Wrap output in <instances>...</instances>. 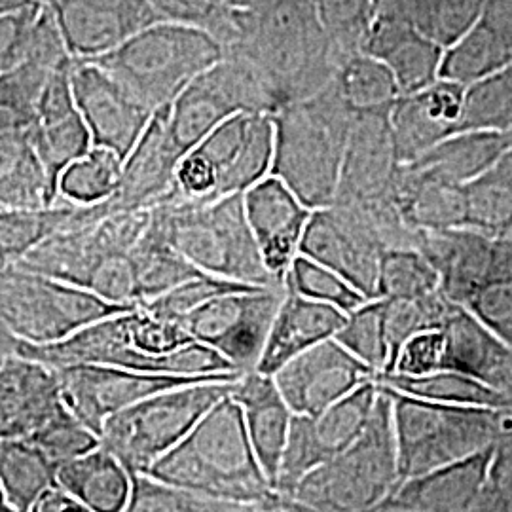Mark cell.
<instances>
[{"label": "cell", "instance_id": "1", "mask_svg": "<svg viewBox=\"0 0 512 512\" xmlns=\"http://www.w3.org/2000/svg\"><path fill=\"white\" fill-rule=\"evenodd\" d=\"M16 351L50 366H118L190 378L239 372L217 349L194 340L179 321L143 306L99 319L55 344L18 342Z\"/></svg>", "mask_w": 512, "mask_h": 512}, {"label": "cell", "instance_id": "2", "mask_svg": "<svg viewBox=\"0 0 512 512\" xmlns=\"http://www.w3.org/2000/svg\"><path fill=\"white\" fill-rule=\"evenodd\" d=\"M175 486L236 505L241 512L302 511L275 492L247 435L243 410L228 395L147 471Z\"/></svg>", "mask_w": 512, "mask_h": 512}, {"label": "cell", "instance_id": "3", "mask_svg": "<svg viewBox=\"0 0 512 512\" xmlns=\"http://www.w3.org/2000/svg\"><path fill=\"white\" fill-rule=\"evenodd\" d=\"M236 23L238 35L224 54L251 61L281 107L329 88L344 61L311 0H262L236 10Z\"/></svg>", "mask_w": 512, "mask_h": 512}, {"label": "cell", "instance_id": "4", "mask_svg": "<svg viewBox=\"0 0 512 512\" xmlns=\"http://www.w3.org/2000/svg\"><path fill=\"white\" fill-rule=\"evenodd\" d=\"M272 175L311 209L336 200L355 112L332 82L329 88L294 101L274 114Z\"/></svg>", "mask_w": 512, "mask_h": 512}, {"label": "cell", "instance_id": "5", "mask_svg": "<svg viewBox=\"0 0 512 512\" xmlns=\"http://www.w3.org/2000/svg\"><path fill=\"white\" fill-rule=\"evenodd\" d=\"M150 220L203 274L247 285H277L249 226L243 194L198 203L171 190L150 209Z\"/></svg>", "mask_w": 512, "mask_h": 512}, {"label": "cell", "instance_id": "6", "mask_svg": "<svg viewBox=\"0 0 512 512\" xmlns=\"http://www.w3.org/2000/svg\"><path fill=\"white\" fill-rule=\"evenodd\" d=\"M222 55V44L202 27L158 21L90 61L103 67L156 112L169 107L196 76L213 67Z\"/></svg>", "mask_w": 512, "mask_h": 512}, {"label": "cell", "instance_id": "7", "mask_svg": "<svg viewBox=\"0 0 512 512\" xmlns=\"http://www.w3.org/2000/svg\"><path fill=\"white\" fill-rule=\"evenodd\" d=\"M399 486V452L391 397L380 389L363 433L321 463L294 490L302 511H376Z\"/></svg>", "mask_w": 512, "mask_h": 512}, {"label": "cell", "instance_id": "8", "mask_svg": "<svg viewBox=\"0 0 512 512\" xmlns=\"http://www.w3.org/2000/svg\"><path fill=\"white\" fill-rule=\"evenodd\" d=\"M378 387L391 397L399 484L503 439V408L433 403Z\"/></svg>", "mask_w": 512, "mask_h": 512}, {"label": "cell", "instance_id": "9", "mask_svg": "<svg viewBox=\"0 0 512 512\" xmlns=\"http://www.w3.org/2000/svg\"><path fill=\"white\" fill-rule=\"evenodd\" d=\"M238 380H205L150 395L107 418L101 444L131 475L147 473L215 404L232 395Z\"/></svg>", "mask_w": 512, "mask_h": 512}, {"label": "cell", "instance_id": "10", "mask_svg": "<svg viewBox=\"0 0 512 512\" xmlns=\"http://www.w3.org/2000/svg\"><path fill=\"white\" fill-rule=\"evenodd\" d=\"M137 306L105 298L19 266L0 268V325L18 342L48 346L99 319Z\"/></svg>", "mask_w": 512, "mask_h": 512}, {"label": "cell", "instance_id": "11", "mask_svg": "<svg viewBox=\"0 0 512 512\" xmlns=\"http://www.w3.org/2000/svg\"><path fill=\"white\" fill-rule=\"evenodd\" d=\"M279 107L270 82L251 61L241 55L224 54L169 105L167 126L186 154L230 116L239 112L274 114Z\"/></svg>", "mask_w": 512, "mask_h": 512}, {"label": "cell", "instance_id": "12", "mask_svg": "<svg viewBox=\"0 0 512 512\" xmlns=\"http://www.w3.org/2000/svg\"><path fill=\"white\" fill-rule=\"evenodd\" d=\"M285 293V285H262L222 294L179 323L194 340L217 349L239 372H251L264 353Z\"/></svg>", "mask_w": 512, "mask_h": 512}, {"label": "cell", "instance_id": "13", "mask_svg": "<svg viewBox=\"0 0 512 512\" xmlns=\"http://www.w3.org/2000/svg\"><path fill=\"white\" fill-rule=\"evenodd\" d=\"M148 220L150 209L110 211L86 226L46 239L14 266L86 289L93 272L105 258L116 253H131L145 234Z\"/></svg>", "mask_w": 512, "mask_h": 512}, {"label": "cell", "instance_id": "14", "mask_svg": "<svg viewBox=\"0 0 512 512\" xmlns=\"http://www.w3.org/2000/svg\"><path fill=\"white\" fill-rule=\"evenodd\" d=\"M54 368L61 385L63 401L99 437L107 418L150 395L205 380H238L243 374L236 372L207 378H190L105 365H67Z\"/></svg>", "mask_w": 512, "mask_h": 512}, {"label": "cell", "instance_id": "15", "mask_svg": "<svg viewBox=\"0 0 512 512\" xmlns=\"http://www.w3.org/2000/svg\"><path fill=\"white\" fill-rule=\"evenodd\" d=\"M384 253L359 211L348 203L313 209L300 245V255L329 266L370 300L380 298Z\"/></svg>", "mask_w": 512, "mask_h": 512}, {"label": "cell", "instance_id": "16", "mask_svg": "<svg viewBox=\"0 0 512 512\" xmlns=\"http://www.w3.org/2000/svg\"><path fill=\"white\" fill-rule=\"evenodd\" d=\"M274 116L266 112H239L213 129L196 150L215 173V200L245 194L272 175Z\"/></svg>", "mask_w": 512, "mask_h": 512}, {"label": "cell", "instance_id": "17", "mask_svg": "<svg viewBox=\"0 0 512 512\" xmlns=\"http://www.w3.org/2000/svg\"><path fill=\"white\" fill-rule=\"evenodd\" d=\"M71 84L93 147L109 148L124 162L148 128L154 110L90 59L74 57Z\"/></svg>", "mask_w": 512, "mask_h": 512}, {"label": "cell", "instance_id": "18", "mask_svg": "<svg viewBox=\"0 0 512 512\" xmlns=\"http://www.w3.org/2000/svg\"><path fill=\"white\" fill-rule=\"evenodd\" d=\"M374 376L376 370L330 338L285 363L274 380L293 414L315 418Z\"/></svg>", "mask_w": 512, "mask_h": 512}, {"label": "cell", "instance_id": "19", "mask_svg": "<svg viewBox=\"0 0 512 512\" xmlns=\"http://www.w3.org/2000/svg\"><path fill=\"white\" fill-rule=\"evenodd\" d=\"M423 255L440 275V291L461 306L486 281L511 274L507 238H494L473 228L420 230Z\"/></svg>", "mask_w": 512, "mask_h": 512}, {"label": "cell", "instance_id": "20", "mask_svg": "<svg viewBox=\"0 0 512 512\" xmlns=\"http://www.w3.org/2000/svg\"><path fill=\"white\" fill-rule=\"evenodd\" d=\"M54 14L69 52L92 59L162 21L150 0H42Z\"/></svg>", "mask_w": 512, "mask_h": 512}, {"label": "cell", "instance_id": "21", "mask_svg": "<svg viewBox=\"0 0 512 512\" xmlns=\"http://www.w3.org/2000/svg\"><path fill=\"white\" fill-rule=\"evenodd\" d=\"M243 202L268 272L277 285H285L291 264L300 255L313 209L275 175L251 186L243 194Z\"/></svg>", "mask_w": 512, "mask_h": 512}, {"label": "cell", "instance_id": "22", "mask_svg": "<svg viewBox=\"0 0 512 512\" xmlns=\"http://www.w3.org/2000/svg\"><path fill=\"white\" fill-rule=\"evenodd\" d=\"M401 167L389 112L355 114L334 203H370L393 198Z\"/></svg>", "mask_w": 512, "mask_h": 512}, {"label": "cell", "instance_id": "23", "mask_svg": "<svg viewBox=\"0 0 512 512\" xmlns=\"http://www.w3.org/2000/svg\"><path fill=\"white\" fill-rule=\"evenodd\" d=\"M73 63L74 57L50 74L38 101L35 126L29 135L57 200L59 177L65 167L93 148L90 129L74 101Z\"/></svg>", "mask_w": 512, "mask_h": 512}, {"label": "cell", "instance_id": "24", "mask_svg": "<svg viewBox=\"0 0 512 512\" xmlns=\"http://www.w3.org/2000/svg\"><path fill=\"white\" fill-rule=\"evenodd\" d=\"M167 109L154 112L145 133L124 158L118 186L107 200L110 211L152 209L173 190L184 152L167 126Z\"/></svg>", "mask_w": 512, "mask_h": 512}, {"label": "cell", "instance_id": "25", "mask_svg": "<svg viewBox=\"0 0 512 512\" xmlns=\"http://www.w3.org/2000/svg\"><path fill=\"white\" fill-rule=\"evenodd\" d=\"M467 86L439 78L420 92L404 93L389 112L401 164L418 160L442 139L459 131Z\"/></svg>", "mask_w": 512, "mask_h": 512}, {"label": "cell", "instance_id": "26", "mask_svg": "<svg viewBox=\"0 0 512 512\" xmlns=\"http://www.w3.org/2000/svg\"><path fill=\"white\" fill-rule=\"evenodd\" d=\"M65 404L54 366L18 351L0 363V439H27Z\"/></svg>", "mask_w": 512, "mask_h": 512}, {"label": "cell", "instance_id": "27", "mask_svg": "<svg viewBox=\"0 0 512 512\" xmlns=\"http://www.w3.org/2000/svg\"><path fill=\"white\" fill-rule=\"evenodd\" d=\"M494 448L495 444L467 458L442 465L425 475L403 480L385 497L376 511H473L476 499L486 484Z\"/></svg>", "mask_w": 512, "mask_h": 512}, {"label": "cell", "instance_id": "28", "mask_svg": "<svg viewBox=\"0 0 512 512\" xmlns=\"http://www.w3.org/2000/svg\"><path fill=\"white\" fill-rule=\"evenodd\" d=\"M363 52L380 59L401 92H420L440 78L446 48L395 12L374 14Z\"/></svg>", "mask_w": 512, "mask_h": 512}, {"label": "cell", "instance_id": "29", "mask_svg": "<svg viewBox=\"0 0 512 512\" xmlns=\"http://www.w3.org/2000/svg\"><path fill=\"white\" fill-rule=\"evenodd\" d=\"M442 368L456 370L512 399V348L473 311L454 304L442 323Z\"/></svg>", "mask_w": 512, "mask_h": 512}, {"label": "cell", "instance_id": "30", "mask_svg": "<svg viewBox=\"0 0 512 512\" xmlns=\"http://www.w3.org/2000/svg\"><path fill=\"white\" fill-rule=\"evenodd\" d=\"M232 397L243 410L247 435L266 478L275 488L281 458L287 446L293 410L283 399L274 376L251 370L243 372Z\"/></svg>", "mask_w": 512, "mask_h": 512}, {"label": "cell", "instance_id": "31", "mask_svg": "<svg viewBox=\"0 0 512 512\" xmlns=\"http://www.w3.org/2000/svg\"><path fill=\"white\" fill-rule=\"evenodd\" d=\"M346 315L330 304L311 300L287 287L256 370L274 376L296 355L334 338Z\"/></svg>", "mask_w": 512, "mask_h": 512}, {"label": "cell", "instance_id": "32", "mask_svg": "<svg viewBox=\"0 0 512 512\" xmlns=\"http://www.w3.org/2000/svg\"><path fill=\"white\" fill-rule=\"evenodd\" d=\"M107 213H110L107 200L78 205L59 198L52 205L42 207H0V268L18 264L23 256L55 234L86 226Z\"/></svg>", "mask_w": 512, "mask_h": 512}, {"label": "cell", "instance_id": "33", "mask_svg": "<svg viewBox=\"0 0 512 512\" xmlns=\"http://www.w3.org/2000/svg\"><path fill=\"white\" fill-rule=\"evenodd\" d=\"M57 482L88 512L128 511L133 475L103 444L61 465Z\"/></svg>", "mask_w": 512, "mask_h": 512}, {"label": "cell", "instance_id": "34", "mask_svg": "<svg viewBox=\"0 0 512 512\" xmlns=\"http://www.w3.org/2000/svg\"><path fill=\"white\" fill-rule=\"evenodd\" d=\"M511 147L512 131H458L406 165L442 183L465 184Z\"/></svg>", "mask_w": 512, "mask_h": 512}, {"label": "cell", "instance_id": "35", "mask_svg": "<svg viewBox=\"0 0 512 512\" xmlns=\"http://www.w3.org/2000/svg\"><path fill=\"white\" fill-rule=\"evenodd\" d=\"M461 188L465 228L494 238L512 234V147Z\"/></svg>", "mask_w": 512, "mask_h": 512}, {"label": "cell", "instance_id": "36", "mask_svg": "<svg viewBox=\"0 0 512 512\" xmlns=\"http://www.w3.org/2000/svg\"><path fill=\"white\" fill-rule=\"evenodd\" d=\"M0 484L12 512H31L38 497L57 484V467L33 440L0 439Z\"/></svg>", "mask_w": 512, "mask_h": 512}, {"label": "cell", "instance_id": "37", "mask_svg": "<svg viewBox=\"0 0 512 512\" xmlns=\"http://www.w3.org/2000/svg\"><path fill=\"white\" fill-rule=\"evenodd\" d=\"M55 202L57 198L31 137L19 135L0 141V207L25 209Z\"/></svg>", "mask_w": 512, "mask_h": 512}, {"label": "cell", "instance_id": "38", "mask_svg": "<svg viewBox=\"0 0 512 512\" xmlns=\"http://www.w3.org/2000/svg\"><path fill=\"white\" fill-rule=\"evenodd\" d=\"M374 382L387 389L412 395L423 401H433V403L490 406V408H505L512 404V399L501 395L492 387L448 368H440L423 376L376 372Z\"/></svg>", "mask_w": 512, "mask_h": 512}, {"label": "cell", "instance_id": "39", "mask_svg": "<svg viewBox=\"0 0 512 512\" xmlns=\"http://www.w3.org/2000/svg\"><path fill=\"white\" fill-rule=\"evenodd\" d=\"M131 260L141 304L169 293L184 281L203 274L202 270H198L171 245V241L165 238L158 226L152 224V220H148L145 234L131 249Z\"/></svg>", "mask_w": 512, "mask_h": 512}, {"label": "cell", "instance_id": "40", "mask_svg": "<svg viewBox=\"0 0 512 512\" xmlns=\"http://www.w3.org/2000/svg\"><path fill=\"white\" fill-rule=\"evenodd\" d=\"M57 67L25 59L8 73L0 74V141L31 135L40 95Z\"/></svg>", "mask_w": 512, "mask_h": 512}, {"label": "cell", "instance_id": "41", "mask_svg": "<svg viewBox=\"0 0 512 512\" xmlns=\"http://www.w3.org/2000/svg\"><path fill=\"white\" fill-rule=\"evenodd\" d=\"M334 84L355 114L391 112L403 95L387 65L365 52L349 55L342 61Z\"/></svg>", "mask_w": 512, "mask_h": 512}, {"label": "cell", "instance_id": "42", "mask_svg": "<svg viewBox=\"0 0 512 512\" xmlns=\"http://www.w3.org/2000/svg\"><path fill=\"white\" fill-rule=\"evenodd\" d=\"M484 4L486 0H391L378 12L403 16L421 33L448 48L473 27Z\"/></svg>", "mask_w": 512, "mask_h": 512}, {"label": "cell", "instance_id": "43", "mask_svg": "<svg viewBox=\"0 0 512 512\" xmlns=\"http://www.w3.org/2000/svg\"><path fill=\"white\" fill-rule=\"evenodd\" d=\"M378 395V384L374 380L366 382L313 418L315 437L319 440L327 461L348 448L363 433L378 401Z\"/></svg>", "mask_w": 512, "mask_h": 512}, {"label": "cell", "instance_id": "44", "mask_svg": "<svg viewBox=\"0 0 512 512\" xmlns=\"http://www.w3.org/2000/svg\"><path fill=\"white\" fill-rule=\"evenodd\" d=\"M122 158L109 148L93 147L67 165L59 177V198L78 205L105 202L114 194Z\"/></svg>", "mask_w": 512, "mask_h": 512}, {"label": "cell", "instance_id": "45", "mask_svg": "<svg viewBox=\"0 0 512 512\" xmlns=\"http://www.w3.org/2000/svg\"><path fill=\"white\" fill-rule=\"evenodd\" d=\"M512 131V63L465 90L459 131Z\"/></svg>", "mask_w": 512, "mask_h": 512}, {"label": "cell", "instance_id": "46", "mask_svg": "<svg viewBox=\"0 0 512 512\" xmlns=\"http://www.w3.org/2000/svg\"><path fill=\"white\" fill-rule=\"evenodd\" d=\"M385 334L389 346V363L404 342L423 330L440 329L452 306L456 304L442 291L416 298H384ZM387 370V368H385ZM384 370V372H385Z\"/></svg>", "mask_w": 512, "mask_h": 512}, {"label": "cell", "instance_id": "47", "mask_svg": "<svg viewBox=\"0 0 512 512\" xmlns=\"http://www.w3.org/2000/svg\"><path fill=\"white\" fill-rule=\"evenodd\" d=\"M129 512H241L236 505L183 486L160 480L148 473H133Z\"/></svg>", "mask_w": 512, "mask_h": 512}, {"label": "cell", "instance_id": "48", "mask_svg": "<svg viewBox=\"0 0 512 512\" xmlns=\"http://www.w3.org/2000/svg\"><path fill=\"white\" fill-rule=\"evenodd\" d=\"M334 340L372 370L384 372L389 363L384 298H372L348 313Z\"/></svg>", "mask_w": 512, "mask_h": 512}, {"label": "cell", "instance_id": "49", "mask_svg": "<svg viewBox=\"0 0 512 512\" xmlns=\"http://www.w3.org/2000/svg\"><path fill=\"white\" fill-rule=\"evenodd\" d=\"M285 285L294 293L330 304L344 313H351L370 300L357 287H353L346 277L304 255L294 258Z\"/></svg>", "mask_w": 512, "mask_h": 512}, {"label": "cell", "instance_id": "50", "mask_svg": "<svg viewBox=\"0 0 512 512\" xmlns=\"http://www.w3.org/2000/svg\"><path fill=\"white\" fill-rule=\"evenodd\" d=\"M439 289V272L420 249L385 251L380 264V298H416Z\"/></svg>", "mask_w": 512, "mask_h": 512}, {"label": "cell", "instance_id": "51", "mask_svg": "<svg viewBox=\"0 0 512 512\" xmlns=\"http://www.w3.org/2000/svg\"><path fill=\"white\" fill-rule=\"evenodd\" d=\"M27 439L33 440L57 469L101 446V437L80 420L67 404H63L50 420Z\"/></svg>", "mask_w": 512, "mask_h": 512}, {"label": "cell", "instance_id": "52", "mask_svg": "<svg viewBox=\"0 0 512 512\" xmlns=\"http://www.w3.org/2000/svg\"><path fill=\"white\" fill-rule=\"evenodd\" d=\"M342 59L363 52L374 18L372 0H311Z\"/></svg>", "mask_w": 512, "mask_h": 512}, {"label": "cell", "instance_id": "53", "mask_svg": "<svg viewBox=\"0 0 512 512\" xmlns=\"http://www.w3.org/2000/svg\"><path fill=\"white\" fill-rule=\"evenodd\" d=\"M325 461L327 456L315 437L313 418L294 414L287 446L275 480V492L293 499L298 484Z\"/></svg>", "mask_w": 512, "mask_h": 512}, {"label": "cell", "instance_id": "54", "mask_svg": "<svg viewBox=\"0 0 512 512\" xmlns=\"http://www.w3.org/2000/svg\"><path fill=\"white\" fill-rule=\"evenodd\" d=\"M255 287H262V285H247V283H239V281L224 279V277H217V275L200 274L184 281L179 287L171 289L169 293L162 294L158 298H152L148 302H143L141 306L150 313L158 315V317L181 321L184 315H188L190 311L198 310L200 306L207 304L209 300H213L217 296L249 291V289H255Z\"/></svg>", "mask_w": 512, "mask_h": 512}, {"label": "cell", "instance_id": "55", "mask_svg": "<svg viewBox=\"0 0 512 512\" xmlns=\"http://www.w3.org/2000/svg\"><path fill=\"white\" fill-rule=\"evenodd\" d=\"M465 308L512 348V274L499 275L480 285Z\"/></svg>", "mask_w": 512, "mask_h": 512}, {"label": "cell", "instance_id": "56", "mask_svg": "<svg viewBox=\"0 0 512 512\" xmlns=\"http://www.w3.org/2000/svg\"><path fill=\"white\" fill-rule=\"evenodd\" d=\"M444 332L442 329L423 330L410 336L387 366V374L423 376L442 368Z\"/></svg>", "mask_w": 512, "mask_h": 512}, {"label": "cell", "instance_id": "57", "mask_svg": "<svg viewBox=\"0 0 512 512\" xmlns=\"http://www.w3.org/2000/svg\"><path fill=\"white\" fill-rule=\"evenodd\" d=\"M40 8L42 0H37L21 10L0 16V74L8 73L25 61Z\"/></svg>", "mask_w": 512, "mask_h": 512}, {"label": "cell", "instance_id": "58", "mask_svg": "<svg viewBox=\"0 0 512 512\" xmlns=\"http://www.w3.org/2000/svg\"><path fill=\"white\" fill-rule=\"evenodd\" d=\"M59 511H78L88 512L86 507L74 497L71 492H67L59 482L50 486L44 494L40 495L37 503L33 505L31 512H59Z\"/></svg>", "mask_w": 512, "mask_h": 512}, {"label": "cell", "instance_id": "59", "mask_svg": "<svg viewBox=\"0 0 512 512\" xmlns=\"http://www.w3.org/2000/svg\"><path fill=\"white\" fill-rule=\"evenodd\" d=\"M33 2H37V0H0V16L21 10Z\"/></svg>", "mask_w": 512, "mask_h": 512}, {"label": "cell", "instance_id": "60", "mask_svg": "<svg viewBox=\"0 0 512 512\" xmlns=\"http://www.w3.org/2000/svg\"><path fill=\"white\" fill-rule=\"evenodd\" d=\"M512 437V404L503 408V439Z\"/></svg>", "mask_w": 512, "mask_h": 512}, {"label": "cell", "instance_id": "61", "mask_svg": "<svg viewBox=\"0 0 512 512\" xmlns=\"http://www.w3.org/2000/svg\"><path fill=\"white\" fill-rule=\"evenodd\" d=\"M224 2L234 10H249V8H255L256 4H260L262 0H224Z\"/></svg>", "mask_w": 512, "mask_h": 512}, {"label": "cell", "instance_id": "62", "mask_svg": "<svg viewBox=\"0 0 512 512\" xmlns=\"http://www.w3.org/2000/svg\"><path fill=\"white\" fill-rule=\"evenodd\" d=\"M0 512H12L10 505H8V501H6L4 490H2V484H0Z\"/></svg>", "mask_w": 512, "mask_h": 512}, {"label": "cell", "instance_id": "63", "mask_svg": "<svg viewBox=\"0 0 512 512\" xmlns=\"http://www.w3.org/2000/svg\"><path fill=\"white\" fill-rule=\"evenodd\" d=\"M6 357H8V355H6ZM0 363H2V359H0Z\"/></svg>", "mask_w": 512, "mask_h": 512}]
</instances>
